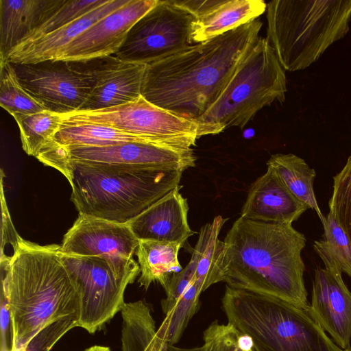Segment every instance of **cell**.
Here are the masks:
<instances>
[{"instance_id": "f1b7e54d", "label": "cell", "mask_w": 351, "mask_h": 351, "mask_svg": "<svg viewBox=\"0 0 351 351\" xmlns=\"http://www.w3.org/2000/svg\"><path fill=\"white\" fill-rule=\"evenodd\" d=\"M202 291L195 279L174 308L165 315L156 332V335L164 343L174 345L179 341L189 321L199 308V300Z\"/></svg>"}, {"instance_id": "1f68e13d", "label": "cell", "mask_w": 351, "mask_h": 351, "mask_svg": "<svg viewBox=\"0 0 351 351\" xmlns=\"http://www.w3.org/2000/svg\"><path fill=\"white\" fill-rule=\"evenodd\" d=\"M107 1L65 0L60 8L36 28L21 44L32 42L47 35L104 4Z\"/></svg>"}, {"instance_id": "83f0119b", "label": "cell", "mask_w": 351, "mask_h": 351, "mask_svg": "<svg viewBox=\"0 0 351 351\" xmlns=\"http://www.w3.org/2000/svg\"><path fill=\"white\" fill-rule=\"evenodd\" d=\"M322 223L324 237L314 242V250L325 268L337 269L351 278V243L348 236L330 213Z\"/></svg>"}, {"instance_id": "2e32d148", "label": "cell", "mask_w": 351, "mask_h": 351, "mask_svg": "<svg viewBox=\"0 0 351 351\" xmlns=\"http://www.w3.org/2000/svg\"><path fill=\"white\" fill-rule=\"evenodd\" d=\"M341 273L317 267L307 311L335 344L346 350L351 348V292Z\"/></svg>"}, {"instance_id": "7402d4cb", "label": "cell", "mask_w": 351, "mask_h": 351, "mask_svg": "<svg viewBox=\"0 0 351 351\" xmlns=\"http://www.w3.org/2000/svg\"><path fill=\"white\" fill-rule=\"evenodd\" d=\"M182 247L176 243L140 240L136 251L140 285L147 289L152 283L158 282L165 289L171 276L182 269L178 260Z\"/></svg>"}, {"instance_id": "6da1fadb", "label": "cell", "mask_w": 351, "mask_h": 351, "mask_svg": "<svg viewBox=\"0 0 351 351\" xmlns=\"http://www.w3.org/2000/svg\"><path fill=\"white\" fill-rule=\"evenodd\" d=\"M262 26L256 19L147 64L141 95L156 106L196 122L256 43Z\"/></svg>"}, {"instance_id": "7a4b0ae2", "label": "cell", "mask_w": 351, "mask_h": 351, "mask_svg": "<svg viewBox=\"0 0 351 351\" xmlns=\"http://www.w3.org/2000/svg\"><path fill=\"white\" fill-rule=\"evenodd\" d=\"M304 235L291 223L238 218L224 239L222 282L308 310L302 251Z\"/></svg>"}, {"instance_id": "277c9868", "label": "cell", "mask_w": 351, "mask_h": 351, "mask_svg": "<svg viewBox=\"0 0 351 351\" xmlns=\"http://www.w3.org/2000/svg\"><path fill=\"white\" fill-rule=\"evenodd\" d=\"M184 171L71 161V199L79 215L125 223L180 185Z\"/></svg>"}, {"instance_id": "9a60e30c", "label": "cell", "mask_w": 351, "mask_h": 351, "mask_svg": "<svg viewBox=\"0 0 351 351\" xmlns=\"http://www.w3.org/2000/svg\"><path fill=\"white\" fill-rule=\"evenodd\" d=\"M66 148L71 161L147 168L186 169L195 165L192 148L130 142L104 147Z\"/></svg>"}, {"instance_id": "8992f818", "label": "cell", "mask_w": 351, "mask_h": 351, "mask_svg": "<svg viewBox=\"0 0 351 351\" xmlns=\"http://www.w3.org/2000/svg\"><path fill=\"white\" fill-rule=\"evenodd\" d=\"M267 37L285 70L304 69L350 29L351 0H274Z\"/></svg>"}, {"instance_id": "8fae6325", "label": "cell", "mask_w": 351, "mask_h": 351, "mask_svg": "<svg viewBox=\"0 0 351 351\" xmlns=\"http://www.w3.org/2000/svg\"><path fill=\"white\" fill-rule=\"evenodd\" d=\"M138 243L127 223L79 215L64 236L60 252L103 258L119 276L132 283L140 274L139 265L133 258Z\"/></svg>"}, {"instance_id": "4fadbf2b", "label": "cell", "mask_w": 351, "mask_h": 351, "mask_svg": "<svg viewBox=\"0 0 351 351\" xmlns=\"http://www.w3.org/2000/svg\"><path fill=\"white\" fill-rule=\"evenodd\" d=\"M75 69L91 75L95 87L78 111H91L117 106L138 99L146 64L126 62L115 55L69 62Z\"/></svg>"}, {"instance_id": "e575fe53", "label": "cell", "mask_w": 351, "mask_h": 351, "mask_svg": "<svg viewBox=\"0 0 351 351\" xmlns=\"http://www.w3.org/2000/svg\"><path fill=\"white\" fill-rule=\"evenodd\" d=\"M197 267V258L192 253L189 263L178 273L174 274L166 287L164 289L166 298L161 301L162 312L165 315L169 313L176 306L189 285L195 280Z\"/></svg>"}, {"instance_id": "7c38bea8", "label": "cell", "mask_w": 351, "mask_h": 351, "mask_svg": "<svg viewBox=\"0 0 351 351\" xmlns=\"http://www.w3.org/2000/svg\"><path fill=\"white\" fill-rule=\"evenodd\" d=\"M11 64L21 86L45 110L61 114L78 111L95 87L91 75L75 69L68 61Z\"/></svg>"}, {"instance_id": "44dd1931", "label": "cell", "mask_w": 351, "mask_h": 351, "mask_svg": "<svg viewBox=\"0 0 351 351\" xmlns=\"http://www.w3.org/2000/svg\"><path fill=\"white\" fill-rule=\"evenodd\" d=\"M267 4L262 0H221L192 25L193 44L202 43L245 25L263 14Z\"/></svg>"}, {"instance_id": "ffe728a7", "label": "cell", "mask_w": 351, "mask_h": 351, "mask_svg": "<svg viewBox=\"0 0 351 351\" xmlns=\"http://www.w3.org/2000/svg\"><path fill=\"white\" fill-rule=\"evenodd\" d=\"M65 0H0V61Z\"/></svg>"}, {"instance_id": "cb8c5ba5", "label": "cell", "mask_w": 351, "mask_h": 351, "mask_svg": "<svg viewBox=\"0 0 351 351\" xmlns=\"http://www.w3.org/2000/svg\"><path fill=\"white\" fill-rule=\"evenodd\" d=\"M120 311L122 351H162L167 343L157 336L155 322L146 302H125Z\"/></svg>"}, {"instance_id": "d4e9b609", "label": "cell", "mask_w": 351, "mask_h": 351, "mask_svg": "<svg viewBox=\"0 0 351 351\" xmlns=\"http://www.w3.org/2000/svg\"><path fill=\"white\" fill-rule=\"evenodd\" d=\"M267 166L295 197L314 210L324 221L325 216L319 208L313 189L316 173L304 159L293 154H276L271 156Z\"/></svg>"}, {"instance_id": "e0dca14e", "label": "cell", "mask_w": 351, "mask_h": 351, "mask_svg": "<svg viewBox=\"0 0 351 351\" xmlns=\"http://www.w3.org/2000/svg\"><path fill=\"white\" fill-rule=\"evenodd\" d=\"M178 185L140 215L127 222L140 240L176 243L184 245L194 234L188 222L187 200Z\"/></svg>"}, {"instance_id": "603a6c76", "label": "cell", "mask_w": 351, "mask_h": 351, "mask_svg": "<svg viewBox=\"0 0 351 351\" xmlns=\"http://www.w3.org/2000/svg\"><path fill=\"white\" fill-rule=\"evenodd\" d=\"M227 220L219 215L202 226L193 250L197 258L195 279L203 291L222 282L224 242L219 240V234Z\"/></svg>"}, {"instance_id": "f35d334b", "label": "cell", "mask_w": 351, "mask_h": 351, "mask_svg": "<svg viewBox=\"0 0 351 351\" xmlns=\"http://www.w3.org/2000/svg\"><path fill=\"white\" fill-rule=\"evenodd\" d=\"M84 351H110V350L108 347L106 346H93L86 349Z\"/></svg>"}, {"instance_id": "4dcf8cb0", "label": "cell", "mask_w": 351, "mask_h": 351, "mask_svg": "<svg viewBox=\"0 0 351 351\" xmlns=\"http://www.w3.org/2000/svg\"><path fill=\"white\" fill-rule=\"evenodd\" d=\"M329 209L351 243V156L343 168L333 177Z\"/></svg>"}, {"instance_id": "ac0fdd59", "label": "cell", "mask_w": 351, "mask_h": 351, "mask_svg": "<svg viewBox=\"0 0 351 351\" xmlns=\"http://www.w3.org/2000/svg\"><path fill=\"white\" fill-rule=\"evenodd\" d=\"M310 207L295 197L271 169L250 186L241 217L270 223H291Z\"/></svg>"}, {"instance_id": "f546056e", "label": "cell", "mask_w": 351, "mask_h": 351, "mask_svg": "<svg viewBox=\"0 0 351 351\" xmlns=\"http://www.w3.org/2000/svg\"><path fill=\"white\" fill-rule=\"evenodd\" d=\"M0 105L11 115L34 114L45 110L19 82L11 63L0 62Z\"/></svg>"}, {"instance_id": "8d00e7d4", "label": "cell", "mask_w": 351, "mask_h": 351, "mask_svg": "<svg viewBox=\"0 0 351 351\" xmlns=\"http://www.w3.org/2000/svg\"><path fill=\"white\" fill-rule=\"evenodd\" d=\"M170 1L187 10L197 19L212 10L221 3V0H170Z\"/></svg>"}, {"instance_id": "836d02e7", "label": "cell", "mask_w": 351, "mask_h": 351, "mask_svg": "<svg viewBox=\"0 0 351 351\" xmlns=\"http://www.w3.org/2000/svg\"><path fill=\"white\" fill-rule=\"evenodd\" d=\"M78 327L77 317L55 320L42 328L18 351H50L69 330Z\"/></svg>"}, {"instance_id": "9c48e42d", "label": "cell", "mask_w": 351, "mask_h": 351, "mask_svg": "<svg viewBox=\"0 0 351 351\" xmlns=\"http://www.w3.org/2000/svg\"><path fill=\"white\" fill-rule=\"evenodd\" d=\"M196 17L170 0L157 4L128 31L115 55L130 62L149 64L193 45L191 32Z\"/></svg>"}, {"instance_id": "d6a6232c", "label": "cell", "mask_w": 351, "mask_h": 351, "mask_svg": "<svg viewBox=\"0 0 351 351\" xmlns=\"http://www.w3.org/2000/svg\"><path fill=\"white\" fill-rule=\"evenodd\" d=\"M204 351H255L251 340L232 325L212 322L204 331Z\"/></svg>"}, {"instance_id": "ba28073f", "label": "cell", "mask_w": 351, "mask_h": 351, "mask_svg": "<svg viewBox=\"0 0 351 351\" xmlns=\"http://www.w3.org/2000/svg\"><path fill=\"white\" fill-rule=\"evenodd\" d=\"M62 123L110 126L143 137L154 144L190 149L195 145L198 125L147 101L142 95L127 104L91 111L62 114Z\"/></svg>"}, {"instance_id": "30bf717a", "label": "cell", "mask_w": 351, "mask_h": 351, "mask_svg": "<svg viewBox=\"0 0 351 351\" xmlns=\"http://www.w3.org/2000/svg\"><path fill=\"white\" fill-rule=\"evenodd\" d=\"M61 257L79 293L78 327L93 334L121 311L124 292L131 283L103 258L62 254Z\"/></svg>"}, {"instance_id": "52a82bcc", "label": "cell", "mask_w": 351, "mask_h": 351, "mask_svg": "<svg viewBox=\"0 0 351 351\" xmlns=\"http://www.w3.org/2000/svg\"><path fill=\"white\" fill-rule=\"evenodd\" d=\"M287 80L274 48L259 37L217 98L196 123L198 137L243 128L263 107L285 100Z\"/></svg>"}, {"instance_id": "4316f807", "label": "cell", "mask_w": 351, "mask_h": 351, "mask_svg": "<svg viewBox=\"0 0 351 351\" xmlns=\"http://www.w3.org/2000/svg\"><path fill=\"white\" fill-rule=\"evenodd\" d=\"M12 116L19 125L23 150L36 158L54 140L62 123L61 114L49 110L29 114L16 113Z\"/></svg>"}, {"instance_id": "ab89813d", "label": "cell", "mask_w": 351, "mask_h": 351, "mask_svg": "<svg viewBox=\"0 0 351 351\" xmlns=\"http://www.w3.org/2000/svg\"><path fill=\"white\" fill-rule=\"evenodd\" d=\"M344 351H351V348H348V349H347V350H346Z\"/></svg>"}, {"instance_id": "d6986e66", "label": "cell", "mask_w": 351, "mask_h": 351, "mask_svg": "<svg viewBox=\"0 0 351 351\" xmlns=\"http://www.w3.org/2000/svg\"><path fill=\"white\" fill-rule=\"evenodd\" d=\"M129 0H108L104 4L86 13L63 27L30 43L20 44L12 49L3 61L10 63H36L56 60L60 51L73 40L97 21L126 4Z\"/></svg>"}, {"instance_id": "484cf974", "label": "cell", "mask_w": 351, "mask_h": 351, "mask_svg": "<svg viewBox=\"0 0 351 351\" xmlns=\"http://www.w3.org/2000/svg\"><path fill=\"white\" fill-rule=\"evenodd\" d=\"M54 141L66 148L104 147L130 142L152 143L138 135L94 123H62Z\"/></svg>"}, {"instance_id": "74e56055", "label": "cell", "mask_w": 351, "mask_h": 351, "mask_svg": "<svg viewBox=\"0 0 351 351\" xmlns=\"http://www.w3.org/2000/svg\"><path fill=\"white\" fill-rule=\"evenodd\" d=\"M1 180V205H2V227H1V251L5 244L10 243L12 247L16 244L19 235L15 230L7 208L3 192V184Z\"/></svg>"}, {"instance_id": "5bb4252c", "label": "cell", "mask_w": 351, "mask_h": 351, "mask_svg": "<svg viewBox=\"0 0 351 351\" xmlns=\"http://www.w3.org/2000/svg\"><path fill=\"white\" fill-rule=\"evenodd\" d=\"M157 3L129 0L73 40L56 60L75 62L115 54L132 26Z\"/></svg>"}, {"instance_id": "3957f363", "label": "cell", "mask_w": 351, "mask_h": 351, "mask_svg": "<svg viewBox=\"0 0 351 351\" xmlns=\"http://www.w3.org/2000/svg\"><path fill=\"white\" fill-rule=\"evenodd\" d=\"M13 250L12 256L1 258V294L11 317L12 351H18L49 323L77 318L80 298L60 245H40L19 236Z\"/></svg>"}, {"instance_id": "5b68a950", "label": "cell", "mask_w": 351, "mask_h": 351, "mask_svg": "<svg viewBox=\"0 0 351 351\" xmlns=\"http://www.w3.org/2000/svg\"><path fill=\"white\" fill-rule=\"evenodd\" d=\"M228 323L249 337L255 351H344L307 310L268 295L226 285Z\"/></svg>"}, {"instance_id": "d590c367", "label": "cell", "mask_w": 351, "mask_h": 351, "mask_svg": "<svg viewBox=\"0 0 351 351\" xmlns=\"http://www.w3.org/2000/svg\"><path fill=\"white\" fill-rule=\"evenodd\" d=\"M11 317L5 298L1 296V351H12Z\"/></svg>"}]
</instances>
